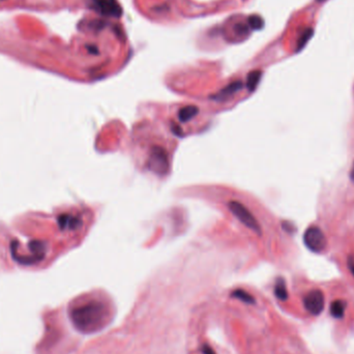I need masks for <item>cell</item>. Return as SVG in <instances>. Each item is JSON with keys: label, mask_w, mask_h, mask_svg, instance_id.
<instances>
[{"label": "cell", "mask_w": 354, "mask_h": 354, "mask_svg": "<svg viewBox=\"0 0 354 354\" xmlns=\"http://www.w3.org/2000/svg\"><path fill=\"white\" fill-rule=\"evenodd\" d=\"M110 316L107 305L101 301H89L74 306L69 318L74 327L82 334H93L105 326Z\"/></svg>", "instance_id": "cell-1"}, {"label": "cell", "mask_w": 354, "mask_h": 354, "mask_svg": "<svg viewBox=\"0 0 354 354\" xmlns=\"http://www.w3.org/2000/svg\"><path fill=\"white\" fill-rule=\"evenodd\" d=\"M305 247L313 253H323L327 247L326 236L319 227L311 226L306 229L303 235Z\"/></svg>", "instance_id": "cell-2"}, {"label": "cell", "mask_w": 354, "mask_h": 354, "mask_svg": "<svg viewBox=\"0 0 354 354\" xmlns=\"http://www.w3.org/2000/svg\"><path fill=\"white\" fill-rule=\"evenodd\" d=\"M90 9L105 17L119 18L122 15V7L117 0H91Z\"/></svg>", "instance_id": "cell-3"}, {"label": "cell", "mask_w": 354, "mask_h": 354, "mask_svg": "<svg viewBox=\"0 0 354 354\" xmlns=\"http://www.w3.org/2000/svg\"><path fill=\"white\" fill-rule=\"evenodd\" d=\"M303 305L304 309L311 315L318 316L324 310L325 297L323 292L319 289L311 290L303 297Z\"/></svg>", "instance_id": "cell-4"}, {"label": "cell", "mask_w": 354, "mask_h": 354, "mask_svg": "<svg viewBox=\"0 0 354 354\" xmlns=\"http://www.w3.org/2000/svg\"><path fill=\"white\" fill-rule=\"evenodd\" d=\"M230 208L234 214L238 217V219L242 223H245L249 228L253 229L254 231L260 232V227H259L257 221L245 206H242L238 202H232L230 203Z\"/></svg>", "instance_id": "cell-5"}, {"label": "cell", "mask_w": 354, "mask_h": 354, "mask_svg": "<svg viewBox=\"0 0 354 354\" xmlns=\"http://www.w3.org/2000/svg\"><path fill=\"white\" fill-rule=\"evenodd\" d=\"M274 295L277 296L278 300L285 302L288 300V291L286 287V283L284 279L279 278L275 282L274 285Z\"/></svg>", "instance_id": "cell-6"}, {"label": "cell", "mask_w": 354, "mask_h": 354, "mask_svg": "<svg viewBox=\"0 0 354 354\" xmlns=\"http://www.w3.org/2000/svg\"><path fill=\"white\" fill-rule=\"evenodd\" d=\"M346 305H347L346 304V303L341 300L333 302L332 304H330V309H329L332 316L337 319L343 318L345 315V311H346Z\"/></svg>", "instance_id": "cell-7"}, {"label": "cell", "mask_w": 354, "mask_h": 354, "mask_svg": "<svg viewBox=\"0 0 354 354\" xmlns=\"http://www.w3.org/2000/svg\"><path fill=\"white\" fill-rule=\"evenodd\" d=\"M231 297L236 298V300H239L240 302L245 303L247 304H255L256 301L253 295H251L246 290L242 289H236L231 293Z\"/></svg>", "instance_id": "cell-8"}, {"label": "cell", "mask_w": 354, "mask_h": 354, "mask_svg": "<svg viewBox=\"0 0 354 354\" xmlns=\"http://www.w3.org/2000/svg\"><path fill=\"white\" fill-rule=\"evenodd\" d=\"M313 35V29L312 28H306L303 31V34H301L300 38L297 41V51H301L303 47L305 46V44L308 43L309 39L312 37Z\"/></svg>", "instance_id": "cell-9"}, {"label": "cell", "mask_w": 354, "mask_h": 354, "mask_svg": "<svg viewBox=\"0 0 354 354\" xmlns=\"http://www.w3.org/2000/svg\"><path fill=\"white\" fill-rule=\"evenodd\" d=\"M248 24L249 26L254 29V30H258V29H261L264 25V21L263 19L260 17V16H257V15H254V16H251V17L248 19Z\"/></svg>", "instance_id": "cell-10"}, {"label": "cell", "mask_w": 354, "mask_h": 354, "mask_svg": "<svg viewBox=\"0 0 354 354\" xmlns=\"http://www.w3.org/2000/svg\"><path fill=\"white\" fill-rule=\"evenodd\" d=\"M260 78H261V72H259V70H254V72H252L248 78L249 88L254 89L256 87V85L258 84L259 80H260Z\"/></svg>", "instance_id": "cell-11"}, {"label": "cell", "mask_w": 354, "mask_h": 354, "mask_svg": "<svg viewBox=\"0 0 354 354\" xmlns=\"http://www.w3.org/2000/svg\"><path fill=\"white\" fill-rule=\"evenodd\" d=\"M235 31L240 35L247 34L249 33V27L246 24H242V23H238L237 25H235Z\"/></svg>", "instance_id": "cell-12"}, {"label": "cell", "mask_w": 354, "mask_h": 354, "mask_svg": "<svg viewBox=\"0 0 354 354\" xmlns=\"http://www.w3.org/2000/svg\"><path fill=\"white\" fill-rule=\"evenodd\" d=\"M201 351L203 354H217L216 351L212 349V347L208 344H204L201 348Z\"/></svg>", "instance_id": "cell-13"}, {"label": "cell", "mask_w": 354, "mask_h": 354, "mask_svg": "<svg viewBox=\"0 0 354 354\" xmlns=\"http://www.w3.org/2000/svg\"><path fill=\"white\" fill-rule=\"evenodd\" d=\"M87 49H88V51H89L90 53H92V54H99V50H98V48H97L96 46H92V45L87 46Z\"/></svg>", "instance_id": "cell-14"}, {"label": "cell", "mask_w": 354, "mask_h": 354, "mask_svg": "<svg viewBox=\"0 0 354 354\" xmlns=\"http://www.w3.org/2000/svg\"><path fill=\"white\" fill-rule=\"evenodd\" d=\"M348 265H349L350 271H351V272H352V274L354 275V260H353V259H349V261H348Z\"/></svg>", "instance_id": "cell-15"}, {"label": "cell", "mask_w": 354, "mask_h": 354, "mask_svg": "<svg viewBox=\"0 0 354 354\" xmlns=\"http://www.w3.org/2000/svg\"><path fill=\"white\" fill-rule=\"evenodd\" d=\"M350 178H351L352 182L354 183V163H353V166H352L351 171H350Z\"/></svg>", "instance_id": "cell-16"}, {"label": "cell", "mask_w": 354, "mask_h": 354, "mask_svg": "<svg viewBox=\"0 0 354 354\" xmlns=\"http://www.w3.org/2000/svg\"><path fill=\"white\" fill-rule=\"evenodd\" d=\"M317 1H319V2H322V1H325V0H317Z\"/></svg>", "instance_id": "cell-17"}]
</instances>
